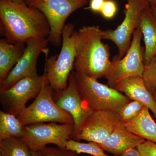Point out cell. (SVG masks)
I'll use <instances>...</instances> for the list:
<instances>
[{"mask_svg": "<svg viewBox=\"0 0 156 156\" xmlns=\"http://www.w3.org/2000/svg\"><path fill=\"white\" fill-rule=\"evenodd\" d=\"M1 32L9 43L26 44L29 39L48 38L50 27L44 15L25 2L0 0Z\"/></svg>", "mask_w": 156, "mask_h": 156, "instance_id": "cell-1", "label": "cell"}, {"mask_svg": "<svg viewBox=\"0 0 156 156\" xmlns=\"http://www.w3.org/2000/svg\"><path fill=\"white\" fill-rule=\"evenodd\" d=\"M103 31L84 26L77 31L75 71L97 80L105 77L112 60L109 46L102 42Z\"/></svg>", "mask_w": 156, "mask_h": 156, "instance_id": "cell-2", "label": "cell"}, {"mask_svg": "<svg viewBox=\"0 0 156 156\" xmlns=\"http://www.w3.org/2000/svg\"><path fill=\"white\" fill-rule=\"evenodd\" d=\"M77 31L72 23L65 24L62 31V43L60 53L48 58L45 53L44 73L50 87L58 92L67 87L70 75L74 67L76 52Z\"/></svg>", "mask_w": 156, "mask_h": 156, "instance_id": "cell-3", "label": "cell"}, {"mask_svg": "<svg viewBox=\"0 0 156 156\" xmlns=\"http://www.w3.org/2000/svg\"><path fill=\"white\" fill-rule=\"evenodd\" d=\"M77 87L82 99L93 111L109 110L119 113L131 101L114 88L101 83L97 80L74 71Z\"/></svg>", "mask_w": 156, "mask_h": 156, "instance_id": "cell-4", "label": "cell"}, {"mask_svg": "<svg viewBox=\"0 0 156 156\" xmlns=\"http://www.w3.org/2000/svg\"><path fill=\"white\" fill-rule=\"evenodd\" d=\"M53 93L45 75L38 95L34 102L17 116L23 126L44 122L74 124L71 115L60 108L54 101Z\"/></svg>", "mask_w": 156, "mask_h": 156, "instance_id": "cell-5", "label": "cell"}, {"mask_svg": "<svg viewBox=\"0 0 156 156\" xmlns=\"http://www.w3.org/2000/svg\"><path fill=\"white\" fill-rule=\"evenodd\" d=\"M88 0H30L26 3L42 12L50 27L48 39L51 44L59 46L65 22L73 12L86 5Z\"/></svg>", "mask_w": 156, "mask_h": 156, "instance_id": "cell-6", "label": "cell"}, {"mask_svg": "<svg viewBox=\"0 0 156 156\" xmlns=\"http://www.w3.org/2000/svg\"><path fill=\"white\" fill-rule=\"evenodd\" d=\"M74 126L73 124L36 123L24 126L20 139L32 151H41L49 144L65 148L71 138Z\"/></svg>", "mask_w": 156, "mask_h": 156, "instance_id": "cell-7", "label": "cell"}, {"mask_svg": "<svg viewBox=\"0 0 156 156\" xmlns=\"http://www.w3.org/2000/svg\"><path fill=\"white\" fill-rule=\"evenodd\" d=\"M142 34L140 27L133 34L131 45L122 58L115 56L105 76L108 86L114 88L120 81L133 76L142 77L144 71V48L141 45Z\"/></svg>", "mask_w": 156, "mask_h": 156, "instance_id": "cell-8", "label": "cell"}, {"mask_svg": "<svg viewBox=\"0 0 156 156\" xmlns=\"http://www.w3.org/2000/svg\"><path fill=\"white\" fill-rule=\"evenodd\" d=\"M122 22L114 30H103L102 38L113 42L118 48V58H122L128 51L134 32L139 27L143 12L150 8L147 0H126Z\"/></svg>", "mask_w": 156, "mask_h": 156, "instance_id": "cell-9", "label": "cell"}, {"mask_svg": "<svg viewBox=\"0 0 156 156\" xmlns=\"http://www.w3.org/2000/svg\"><path fill=\"white\" fill-rule=\"evenodd\" d=\"M45 75L37 72L23 78L10 88L0 90V101L4 112L17 116L25 109L27 101L35 98L41 89Z\"/></svg>", "mask_w": 156, "mask_h": 156, "instance_id": "cell-10", "label": "cell"}, {"mask_svg": "<svg viewBox=\"0 0 156 156\" xmlns=\"http://www.w3.org/2000/svg\"><path fill=\"white\" fill-rule=\"evenodd\" d=\"M53 98L60 108L72 116L74 129L71 139L79 141L84 122L94 111L88 107L82 99L77 87L74 71L70 75L67 87L59 92H54Z\"/></svg>", "mask_w": 156, "mask_h": 156, "instance_id": "cell-11", "label": "cell"}, {"mask_svg": "<svg viewBox=\"0 0 156 156\" xmlns=\"http://www.w3.org/2000/svg\"><path fill=\"white\" fill-rule=\"evenodd\" d=\"M48 38L29 39L26 43L25 51L19 61L6 79L0 83V90L10 88L23 78L37 72L38 58L41 53L49 51Z\"/></svg>", "mask_w": 156, "mask_h": 156, "instance_id": "cell-12", "label": "cell"}, {"mask_svg": "<svg viewBox=\"0 0 156 156\" xmlns=\"http://www.w3.org/2000/svg\"><path fill=\"white\" fill-rule=\"evenodd\" d=\"M120 122L119 114L116 112L109 110L94 111L84 122L79 140L101 143Z\"/></svg>", "mask_w": 156, "mask_h": 156, "instance_id": "cell-13", "label": "cell"}, {"mask_svg": "<svg viewBox=\"0 0 156 156\" xmlns=\"http://www.w3.org/2000/svg\"><path fill=\"white\" fill-rule=\"evenodd\" d=\"M145 140L128 131L124 124L120 122L111 134L98 144L104 151L114 156H119L123 152L137 147Z\"/></svg>", "mask_w": 156, "mask_h": 156, "instance_id": "cell-14", "label": "cell"}, {"mask_svg": "<svg viewBox=\"0 0 156 156\" xmlns=\"http://www.w3.org/2000/svg\"><path fill=\"white\" fill-rule=\"evenodd\" d=\"M113 88L124 93L130 100L141 102L152 112L156 119V101L146 86L142 77L126 78L119 82Z\"/></svg>", "mask_w": 156, "mask_h": 156, "instance_id": "cell-15", "label": "cell"}, {"mask_svg": "<svg viewBox=\"0 0 156 156\" xmlns=\"http://www.w3.org/2000/svg\"><path fill=\"white\" fill-rule=\"evenodd\" d=\"M144 41V65L156 58V17L151 8L143 12L139 26Z\"/></svg>", "mask_w": 156, "mask_h": 156, "instance_id": "cell-16", "label": "cell"}, {"mask_svg": "<svg viewBox=\"0 0 156 156\" xmlns=\"http://www.w3.org/2000/svg\"><path fill=\"white\" fill-rule=\"evenodd\" d=\"M26 44H13L6 39L0 40V83L19 61L25 51Z\"/></svg>", "mask_w": 156, "mask_h": 156, "instance_id": "cell-17", "label": "cell"}, {"mask_svg": "<svg viewBox=\"0 0 156 156\" xmlns=\"http://www.w3.org/2000/svg\"><path fill=\"white\" fill-rule=\"evenodd\" d=\"M124 125L131 133L145 140L156 143V122L147 107H144L136 118Z\"/></svg>", "mask_w": 156, "mask_h": 156, "instance_id": "cell-18", "label": "cell"}, {"mask_svg": "<svg viewBox=\"0 0 156 156\" xmlns=\"http://www.w3.org/2000/svg\"><path fill=\"white\" fill-rule=\"evenodd\" d=\"M24 126L16 116L0 112V140L10 137L19 138L23 132Z\"/></svg>", "mask_w": 156, "mask_h": 156, "instance_id": "cell-19", "label": "cell"}, {"mask_svg": "<svg viewBox=\"0 0 156 156\" xmlns=\"http://www.w3.org/2000/svg\"><path fill=\"white\" fill-rule=\"evenodd\" d=\"M31 153L28 147L18 138L0 140V156H31Z\"/></svg>", "mask_w": 156, "mask_h": 156, "instance_id": "cell-20", "label": "cell"}, {"mask_svg": "<svg viewBox=\"0 0 156 156\" xmlns=\"http://www.w3.org/2000/svg\"><path fill=\"white\" fill-rule=\"evenodd\" d=\"M65 148L77 154H87L93 156H111L105 154L98 144L94 142L81 143L70 139L67 140Z\"/></svg>", "mask_w": 156, "mask_h": 156, "instance_id": "cell-21", "label": "cell"}, {"mask_svg": "<svg viewBox=\"0 0 156 156\" xmlns=\"http://www.w3.org/2000/svg\"><path fill=\"white\" fill-rule=\"evenodd\" d=\"M144 106L139 101L131 100L119 113L120 122L124 124L131 122L139 114Z\"/></svg>", "mask_w": 156, "mask_h": 156, "instance_id": "cell-22", "label": "cell"}, {"mask_svg": "<svg viewBox=\"0 0 156 156\" xmlns=\"http://www.w3.org/2000/svg\"><path fill=\"white\" fill-rule=\"evenodd\" d=\"M142 78L149 91L154 95L156 93V58L144 65Z\"/></svg>", "mask_w": 156, "mask_h": 156, "instance_id": "cell-23", "label": "cell"}, {"mask_svg": "<svg viewBox=\"0 0 156 156\" xmlns=\"http://www.w3.org/2000/svg\"><path fill=\"white\" fill-rule=\"evenodd\" d=\"M118 9V5L115 1L105 0L100 14L105 19H111L115 16Z\"/></svg>", "mask_w": 156, "mask_h": 156, "instance_id": "cell-24", "label": "cell"}, {"mask_svg": "<svg viewBox=\"0 0 156 156\" xmlns=\"http://www.w3.org/2000/svg\"><path fill=\"white\" fill-rule=\"evenodd\" d=\"M41 152L45 156H77L78 154L75 152L58 147H46Z\"/></svg>", "mask_w": 156, "mask_h": 156, "instance_id": "cell-25", "label": "cell"}, {"mask_svg": "<svg viewBox=\"0 0 156 156\" xmlns=\"http://www.w3.org/2000/svg\"><path fill=\"white\" fill-rule=\"evenodd\" d=\"M142 156H156V143L146 140L136 147Z\"/></svg>", "mask_w": 156, "mask_h": 156, "instance_id": "cell-26", "label": "cell"}, {"mask_svg": "<svg viewBox=\"0 0 156 156\" xmlns=\"http://www.w3.org/2000/svg\"><path fill=\"white\" fill-rule=\"evenodd\" d=\"M105 0H90L89 7L87 9H90L95 13H100Z\"/></svg>", "mask_w": 156, "mask_h": 156, "instance_id": "cell-27", "label": "cell"}, {"mask_svg": "<svg viewBox=\"0 0 156 156\" xmlns=\"http://www.w3.org/2000/svg\"><path fill=\"white\" fill-rule=\"evenodd\" d=\"M119 156H142L136 147L131 148L123 152Z\"/></svg>", "mask_w": 156, "mask_h": 156, "instance_id": "cell-28", "label": "cell"}, {"mask_svg": "<svg viewBox=\"0 0 156 156\" xmlns=\"http://www.w3.org/2000/svg\"><path fill=\"white\" fill-rule=\"evenodd\" d=\"M31 156H45L41 151H32Z\"/></svg>", "mask_w": 156, "mask_h": 156, "instance_id": "cell-29", "label": "cell"}, {"mask_svg": "<svg viewBox=\"0 0 156 156\" xmlns=\"http://www.w3.org/2000/svg\"><path fill=\"white\" fill-rule=\"evenodd\" d=\"M150 8L153 14L156 17V6H150Z\"/></svg>", "mask_w": 156, "mask_h": 156, "instance_id": "cell-30", "label": "cell"}, {"mask_svg": "<svg viewBox=\"0 0 156 156\" xmlns=\"http://www.w3.org/2000/svg\"><path fill=\"white\" fill-rule=\"evenodd\" d=\"M151 6H156V0H147Z\"/></svg>", "mask_w": 156, "mask_h": 156, "instance_id": "cell-31", "label": "cell"}, {"mask_svg": "<svg viewBox=\"0 0 156 156\" xmlns=\"http://www.w3.org/2000/svg\"><path fill=\"white\" fill-rule=\"evenodd\" d=\"M8 1L14 2H25V0H8Z\"/></svg>", "mask_w": 156, "mask_h": 156, "instance_id": "cell-32", "label": "cell"}, {"mask_svg": "<svg viewBox=\"0 0 156 156\" xmlns=\"http://www.w3.org/2000/svg\"><path fill=\"white\" fill-rule=\"evenodd\" d=\"M154 95V98L155 100L156 101V93H155V94H154V95Z\"/></svg>", "mask_w": 156, "mask_h": 156, "instance_id": "cell-33", "label": "cell"}, {"mask_svg": "<svg viewBox=\"0 0 156 156\" xmlns=\"http://www.w3.org/2000/svg\"><path fill=\"white\" fill-rule=\"evenodd\" d=\"M29 1L30 0H25L26 3H27V2H29Z\"/></svg>", "mask_w": 156, "mask_h": 156, "instance_id": "cell-34", "label": "cell"}, {"mask_svg": "<svg viewBox=\"0 0 156 156\" xmlns=\"http://www.w3.org/2000/svg\"><path fill=\"white\" fill-rule=\"evenodd\" d=\"M88 1H90V0H88Z\"/></svg>", "mask_w": 156, "mask_h": 156, "instance_id": "cell-35", "label": "cell"}, {"mask_svg": "<svg viewBox=\"0 0 156 156\" xmlns=\"http://www.w3.org/2000/svg\"><path fill=\"white\" fill-rule=\"evenodd\" d=\"M90 156H93L90 155Z\"/></svg>", "mask_w": 156, "mask_h": 156, "instance_id": "cell-36", "label": "cell"}]
</instances>
